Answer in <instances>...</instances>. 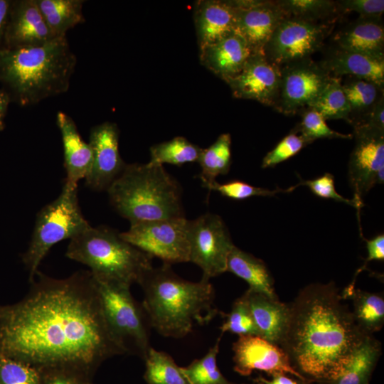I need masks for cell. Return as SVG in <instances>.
<instances>
[{
    "mask_svg": "<svg viewBox=\"0 0 384 384\" xmlns=\"http://www.w3.org/2000/svg\"><path fill=\"white\" fill-rule=\"evenodd\" d=\"M92 277L104 317L115 340L124 353L144 360L151 347V326L142 304L132 297L131 286Z\"/></svg>",
    "mask_w": 384,
    "mask_h": 384,
    "instance_id": "obj_8",
    "label": "cell"
},
{
    "mask_svg": "<svg viewBox=\"0 0 384 384\" xmlns=\"http://www.w3.org/2000/svg\"><path fill=\"white\" fill-rule=\"evenodd\" d=\"M339 13L354 11L359 16H381L384 11L383 0L336 1Z\"/></svg>",
    "mask_w": 384,
    "mask_h": 384,
    "instance_id": "obj_43",
    "label": "cell"
},
{
    "mask_svg": "<svg viewBox=\"0 0 384 384\" xmlns=\"http://www.w3.org/2000/svg\"><path fill=\"white\" fill-rule=\"evenodd\" d=\"M244 296L259 331L260 336L280 345L289 319V306L264 294L247 289Z\"/></svg>",
    "mask_w": 384,
    "mask_h": 384,
    "instance_id": "obj_24",
    "label": "cell"
},
{
    "mask_svg": "<svg viewBox=\"0 0 384 384\" xmlns=\"http://www.w3.org/2000/svg\"><path fill=\"white\" fill-rule=\"evenodd\" d=\"M220 315L224 319L220 328L221 336L225 332L238 336H260L244 294L234 302L228 314L220 311Z\"/></svg>",
    "mask_w": 384,
    "mask_h": 384,
    "instance_id": "obj_36",
    "label": "cell"
},
{
    "mask_svg": "<svg viewBox=\"0 0 384 384\" xmlns=\"http://www.w3.org/2000/svg\"><path fill=\"white\" fill-rule=\"evenodd\" d=\"M333 46L384 58V26L381 16H358L333 36Z\"/></svg>",
    "mask_w": 384,
    "mask_h": 384,
    "instance_id": "obj_21",
    "label": "cell"
},
{
    "mask_svg": "<svg viewBox=\"0 0 384 384\" xmlns=\"http://www.w3.org/2000/svg\"><path fill=\"white\" fill-rule=\"evenodd\" d=\"M50 30L55 37L85 21L83 0H36Z\"/></svg>",
    "mask_w": 384,
    "mask_h": 384,
    "instance_id": "obj_26",
    "label": "cell"
},
{
    "mask_svg": "<svg viewBox=\"0 0 384 384\" xmlns=\"http://www.w3.org/2000/svg\"><path fill=\"white\" fill-rule=\"evenodd\" d=\"M147 384H190L172 357L151 346L144 358Z\"/></svg>",
    "mask_w": 384,
    "mask_h": 384,
    "instance_id": "obj_32",
    "label": "cell"
},
{
    "mask_svg": "<svg viewBox=\"0 0 384 384\" xmlns=\"http://www.w3.org/2000/svg\"><path fill=\"white\" fill-rule=\"evenodd\" d=\"M319 64L332 77L354 76L384 86V58L332 46Z\"/></svg>",
    "mask_w": 384,
    "mask_h": 384,
    "instance_id": "obj_23",
    "label": "cell"
},
{
    "mask_svg": "<svg viewBox=\"0 0 384 384\" xmlns=\"http://www.w3.org/2000/svg\"><path fill=\"white\" fill-rule=\"evenodd\" d=\"M221 336L203 357L194 360L186 367H181L190 384H233L225 379L217 366Z\"/></svg>",
    "mask_w": 384,
    "mask_h": 384,
    "instance_id": "obj_35",
    "label": "cell"
},
{
    "mask_svg": "<svg viewBox=\"0 0 384 384\" xmlns=\"http://www.w3.org/2000/svg\"><path fill=\"white\" fill-rule=\"evenodd\" d=\"M12 1L0 0V48L4 43Z\"/></svg>",
    "mask_w": 384,
    "mask_h": 384,
    "instance_id": "obj_46",
    "label": "cell"
},
{
    "mask_svg": "<svg viewBox=\"0 0 384 384\" xmlns=\"http://www.w3.org/2000/svg\"><path fill=\"white\" fill-rule=\"evenodd\" d=\"M334 23L286 16L272 33L263 53L279 67L311 58L323 48Z\"/></svg>",
    "mask_w": 384,
    "mask_h": 384,
    "instance_id": "obj_9",
    "label": "cell"
},
{
    "mask_svg": "<svg viewBox=\"0 0 384 384\" xmlns=\"http://www.w3.org/2000/svg\"><path fill=\"white\" fill-rule=\"evenodd\" d=\"M39 370L40 384H92V374L78 368L53 366Z\"/></svg>",
    "mask_w": 384,
    "mask_h": 384,
    "instance_id": "obj_41",
    "label": "cell"
},
{
    "mask_svg": "<svg viewBox=\"0 0 384 384\" xmlns=\"http://www.w3.org/2000/svg\"><path fill=\"white\" fill-rule=\"evenodd\" d=\"M201 166L198 175L202 186L215 181L219 175L228 173L231 165V137L220 134L216 141L206 149H202L197 161Z\"/></svg>",
    "mask_w": 384,
    "mask_h": 384,
    "instance_id": "obj_30",
    "label": "cell"
},
{
    "mask_svg": "<svg viewBox=\"0 0 384 384\" xmlns=\"http://www.w3.org/2000/svg\"><path fill=\"white\" fill-rule=\"evenodd\" d=\"M341 87L350 107L351 124L368 113L383 96V86L354 76H347Z\"/></svg>",
    "mask_w": 384,
    "mask_h": 384,
    "instance_id": "obj_28",
    "label": "cell"
},
{
    "mask_svg": "<svg viewBox=\"0 0 384 384\" xmlns=\"http://www.w3.org/2000/svg\"><path fill=\"white\" fill-rule=\"evenodd\" d=\"M202 149L183 137H176L150 147L152 164H169L181 166L187 163L197 162Z\"/></svg>",
    "mask_w": 384,
    "mask_h": 384,
    "instance_id": "obj_31",
    "label": "cell"
},
{
    "mask_svg": "<svg viewBox=\"0 0 384 384\" xmlns=\"http://www.w3.org/2000/svg\"><path fill=\"white\" fill-rule=\"evenodd\" d=\"M298 186H307L314 194L319 198L333 199L352 206L358 210V215L360 213L361 208L353 198H346L336 191L334 176L330 173H325L322 176L314 179H301L297 185L293 186L296 188Z\"/></svg>",
    "mask_w": 384,
    "mask_h": 384,
    "instance_id": "obj_42",
    "label": "cell"
},
{
    "mask_svg": "<svg viewBox=\"0 0 384 384\" xmlns=\"http://www.w3.org/2000/svg\"><path fill=\"white\" fill-rule=\"evenodd\" d=\"M368 251L366 262L384 260V235L379 234L370 240H366Z\"/></svg>",
    "mask_w": 384,
    "mask_h": 384,
    "instance_id": "obj_45",
    "label": "cell"
},
{
    "mask_svg": "<svg viewBox=\"0 0 384 384\" xmlns=\"http://www.w3.org/2000/svg\"><path fill=\"white\" fill-rule=\"evenodd\" d=\"M319 112L325 119H344L350 123V107L341 87V78L331 77L330 80L307 107Z\"/></svg>",
    "mask_w": 384,
    "mask_h": 384,
    "instance_id": "obj_33",
    "label": "cell"
},
{
    "mask_svg": "<svg viewBox=\"0 0 384 384\" xmlns=\"http://www.w3.org/2000/svg\"><path fill=\"white\" fill-rule=\"evenodd\" d=\"M107 191L111 205L130 224L185 217L181 187L163 165L127 164Z\"/></svg>",
    "mask_w": 384,
    "mask_h": 384,
    "instance_id": "obj_5",
    "label": "cell"
},
{
    "mask_svg": "<svg viewBox=\"0 0 384 384\" xmlns=\"http://www.w3.org/2000/svg\"><path fill=\"white\" fill-rule=\"evenodd\" d=\"M255 382L257 384H299L293 379L281 374L272 375V378L270 380L260 376L255 379Z\"/></svg>",
    "mask_w": 384,
    "mask_h": 384,
    "instance_id": "obj_47",
    "label": "cell"
},
{
    "mask_svg": "<svg viewBox=\"0 0 384 384\" xmlns=\"http://www.w3.org/2000/svg\"><path fill=\"white\" fill-rule=\"evenodd\" d=\"M11 98L4 90L0 89V131L4 128V119Z\"/></svg>",
    "mask_w": 384,
    "mask_h": 384,
    "instance_id": "obj_48",
    "label": "cell"
},
{
    "mask_svg": "<svg viewBox=\"0 0 384 384\" xmlns=\"http://www.w3.org/2000/svg\"><path fill=\"white\" fill-rule=\"evenodd\" d=\"M380 353V345L368 335L333 384H367Z\"/></svg>",
    "mask_w": 384,
    "mask_h": 384,
    "instance_id": "obj_29",
    "label": "cell"
},
{
    "mask_svg": "<svg viewBox=\"0 0 384 384\" xmlns=\"http://www.w3.org/2000/svg\"><path fill=\"white\" fill-rule=\"evenodd\" d=\"M189 262L198 265L202 277L210 279L227 271L228 255L235 246L223 219L206 213L188 220Z\"/></svg>",
    "mask_w": 384,
    "mask_h": 384,
    "instance_id": "obj_11",
    "label": "cell"
},
{
    "mask_svg": "<svg viewBox=\"0 0 384 384\" xmlns=\"http://www.w3.org/2000/svg\"><path fill=\"white\" fill-rule=\"evenodd\" d=\"M342 299L334 283L312 284L289 306L280 345L304 375L334 382L368 336Z\"/></svg>",
    "mask_w": 384,
    "mask_h": 384,
    "instance_id": "obj_2",
    "label": "cell"
},
{
    "mask_svg": "<svg viewBox=\"0 0 384 384\" xmlns=\"http://www.w3.org/2000/svg\"><path fill=\"white\" fill-rule=\"evenodd\" d=\"M355 145L348 164V183L361 208L363 197L384 182V131L354 126Z\"/></svg>",
    "mask_w": 384,
    "mask_h": 384,
    "instance_id": "obj_12",
    "label": "cell"
},
{
    "mask_svg": "<svg viewBox=\"0 0 384 384\" xmlns=\"http://www.w3.org/2000/svg\"><path fill=\"white\" fill-rule=\"evenodd\" d=\"M187 224L185 217L139 222L130 224L120 236L163 263L186 262H189Z\"/></svg>",
    "mask_w": 384,
    "mask_h": 384,
    "instance_id": "obj_10",
    "label": "cell"
},
{
    "mask_svg": "<svg viewBox=\"0 0 384 384\" xmlns=\"http://www.w3.org/2000/svg\"><path fill=\"white\" fill-rule=\"evenodd\" d=\"M235 9V32L253 53H262L272 33L287 16L276 1L230 0Z\"/></svg>",
    "mask_w": 384,
    "mask_h": 384,
    "instance_id": "obj_15",
    "label": "cell"
},
{
    "mask_svg": "<svg viewBox=\"0 0 384 384\" xmlns=\"http://www.w3.org/2000/svg\"><path fill=\"white\" fill-rule=\"evenodd\" d=\"M352 125L384 131V96L378 100L368 113L353 122Z\"/></svg>",
    "mask_w": 384,
    "mask_h": 384,
    "instance_id": "obj_44",
    "label": "cell"
},
{
    "mask_svg": "<svg viewBox=\"0 0 384 384\" xmlns=\"http://www.w3.org/2000/svg\"><path fill=\"white\" fill-rule=\"evenodd\" d=\"M252 53L245 39L236 32L199 48L201 64L225 82L242 70Z\"/></svg>",
    "mask_w": 384,
    "mask_h": 384,
    "instance_id": "obj_19",
    "label": "cell"
},
{
    "mask_svg": "<svg viewBox=\"0 0 384 384\" xmlns=\"http://www.w3.org/2000/svg\"><path fill=\"white\" fill-rule=\"evenodd\" d=\"M139 285L144 292L142 303L151 328L166 337L182 338L196 326L213 320L220 311L215 307V292L210 279H183L163 263L152 267Z\"/></svg>",
    "mask_w": 384,
    "mask_h": 384,
    "instance_id": "obj_3",
    "label": "cell"
},
{
    "mask_svg": "<svg viewBox=\"0 0 384 384\" xmlns=\"http://www.w3.org/2000/svg\"><path fill=\"white\" fill-rule=\"evenodd\" d=\"M76 64L66 36L37 46L1 48L0 82L11 100L32 105L66 92Z\"/></svg>",
    "mask_w": 384,
    "mask_h": 384,
    "instance_id": "obj_4",
    "label": "cell"
},
{
    "mask_svg": "<svg viewBox=\"0 0 384 384\" xmlns=\"http://www.w3.org/2000/svg\"><path fill=\"white\" fill-rule=\"evenodd\" d=\"M203 186L209 191H215L222 196L233 200H244L253 196H273L278 193L292 192L294 190L293 186L286 190L279 188L270 190L254 186L238 180L230 181L225 183H219L215 181Z\"/></svg>",
    "mask_w": 384,
    "mask_h": 384,
    "instance_id": "obj_38",
    "label": "cell"
},
{
    "mask_svg": "<svg viewBox=\"0 0 384 384\" xmlns=\"http://www.w3.org/2000/svg\"><path fill=\"white\" fill-rule=\"evenodd\" d=\"M234 370L241 375H250L253 370L272 375L290 374L302 381L305 377L292 365L287 353L277 345L260 336H239L233 345Z\"/></svg>",
    "mask_w": 384,
    "mask_h": 384,
    "instance_id": "obj_14",
    "label": "cell"
},
{
    "mask_svg": "<svg viewBox=\"0 0 384 384\" xmlns=\"http://www.w3.org/2000/svg\"><path fill=\"white\" fill-rule=\"evenodd\" d=\"M65 255L90 267L97 278L131 286L139 284L153 267V257L105 226H90L70 240Z\"/></svg>",
    "mask_w": 384,
    "mask_h": 384,
    "instance_id": "obj_6",
    "label": "cell"
},
{
    "mask_svg": "<svg viewBox=\"0 0 384 384\" xmlns=\"http://www.w3.org/2000/svg\"><path fill=\"white\" fill-rule=\"evenodd\" d=\"M308 142L293 129L264 156L262 168H272L299 153Z\"/></svg>",
    "mask_w": 384,
    "mask_h": 384,
    "instance_id": "obj_40",
    "label": "cell"
},
{
    "mask_svg": "<svg viewBox=\"0 0 384 384\" xmlns=\"http://www.w3.org/2000/svg\"><path fill=\"white\" fill-rule=\"evenodd\" d=\"M56 122L63 146L66 171L65 183L71 187H78V182L81 179H85L91 171L92 151L90 144L81 137L75 122L69 115L58 112Z\"/></svg>",
    "mask_w": 384,
    "mask_h": 384,
    "instance_id": "obj_20",
    "label": "cell"
},
{
    "mask_svg": "<svg viewBox=\"0 0 384 384\" xmlns=\"http://www.w3.org/2000/svg\"><path fill=\"white\" fill-rule=\"evenodd\" d=\"M225 82L235 97L274 107L279 92L281 68L264 53H252L242 70Z\"/></svg>",
    "mask_w": 384,
    "mask_h": 384,
    "instance_id": "obj_16",
    "label": "cell"
},
{
    "mask_svg": "<svg viewBox=\"0 0 384 384\" xmlns=\"http://www.w3.org/2000/svg\"><path fill=\"white\" fill-rule=\"evenodd\" d=\"M276 2L287 16L315 22H335L340 14L336 1L279 0Z\"/></svg>",
    "mask_w": 384,
    "mask_h": 384,
    "instance_id": "obj_34",
    "label": "cell"
},
{
    "mask_svg": "<svg viewBox=\"0 0 384 384\" xmlns=\"http://www.w3.org/2000/svg\"><path fill=\"white\" fill-rule=\"evenodd\" d=\"M89 144L93 161L91 171L85 179V184L95 191H107L127 164L119 154L117 124L105 122L92 127Z\"/></svg>",
    "mask_w": 384,
    "mask_h": 384,
    "instance_id": "obj_17",
    "label": "cell"
},
{
    "mask_svg": "<svg viewBox=\"0 0 384 384\" xmlns=\"http://www.w3.org/2000/svg\"><path fill=\"white\" fill-rule=\"evenodd\" d=\"M343 297H349L353 300V316L363 332L370 335L381 329L384 323L383 296L355 289L354 284L351 283Z\"/></svg>",
    "mask_w": 384,
    "mask_h": 384,
    "instance_id": "obj_27",
    "label": "cell"
},
{
    "mask_svg": "<svg viewBox=\"0 0 384 384\" xmlns=\"http://www.w3.org/2000/svg\"><path fill=\"white\" fill-rule=\"evenodd\" d=\"M90 226L79 206L78 187L65 183L58 197L38 212L29 245L22 255L29 282L54 245L73 238Z\"/></svg>",
    "mask_w": 384,
    "mask_h": 384,
    "instance_id": "obj_7",
    "label": "cell"
},
{
    "mask_svg": "<svg viewBox=\"0 0 384 384\" xmlns=\"http://www.w3.org/2000/svg\"><path fill=\"white\" fill-rule=\"evenodd\" d=\"M55 38L36 0L12 1L2 48L37 46Z\"/></svg>",
    "mask_w": 384,
    "mask_h": 384,
    "instance_id": "obj_18",
    "label": "cell"
},
{
    "mask_svg": "<svg viewBox=\"0 0 384 384\" xmlns=\"http://www.w3.org/2000/svg\"><path fill=\"white\" fill-rule=\"evenodd\" d=\"M39 369L0 355V384H40Z\"/></svg>",
    "mask_w": 384,
    "mask_h": 384,
    "instance_id": "obj_39",
    "label": "cell"
},
{
    "mask_svg": "<svg viewBox=\"0 0 384 384\" xmlns=\"http://www.w3.org/2000/svg\"><path fill=\"white\" fill-rule=\"evenodd\" d=\"M227 271L245 280L249 290L277 297L274 281L265 262L236 246L228 255Z\"/></svg>",
    "mask_w": 384,
    "mask_h": 384,
    "instance_id": "obj_25",
    "label": "cell"
},
{
    "mask_svg": "<svg viewBox=\"0 0 384 384\" xmlns=\"http://www.w3.org/2000/svg\"><path fill=\"white\" fill-rule=\"evenodd\" d=\"M19 302L0 305V355L38 369L70 366L93 374L125 354L104 317L90 271L64 279L38 271Z\"/></svg>",
    "mask_w": 384,
    "mask_h": 384,
    "instance_id": "obj_1",
    "label": "cell"
},
{
    "mask_svg": "<svg viewBox=\"0 0 384 384\" xmlns=\"http://www.w3.org/2000/svg\"><path fill=\"white\" fill-rule=\"evenodd\" d=\"M293 130L301 134L309 144L318 139H351L353 137L351 134H345L331 129L323 116L309 107L304 110L300 122Z\"/></svg>",
    "mask_w": 384,
    "mask_h": 384,
    "instance_id": "obj_37",
    "label": "cell"
},
{
    "mask_svg": "<svg viewBox=\"0 0 384 384\" xmlns=\"http://www.w3.org/2000/svg\"><path fill=\"white\" fill-rule=\"evenodd\" d=\"M281 68V82L274 108L293 115L307 107L325 88L331 75L311 58Z\"/></svg>",
    "mask_w": 384,
    "mask_h": 384,
    "instance_id": "obj_13",
    "label": "cell"
},
{
    "mask_svg": "<svg viewBox=\"0 0 384 384\" xmlns=\"http://www.w3.org/2000/svg\"><path fill=\"white\" fill-rule=\"evenodd\" d=\"M193 19L199 48L235 33V9L226 0L196 1Z\"/></svg>",
    "mask_w": 384,
    "mask_h": 384,
    "instance_id": "obj_22",
    "label": "cell"
}]
</instances>
